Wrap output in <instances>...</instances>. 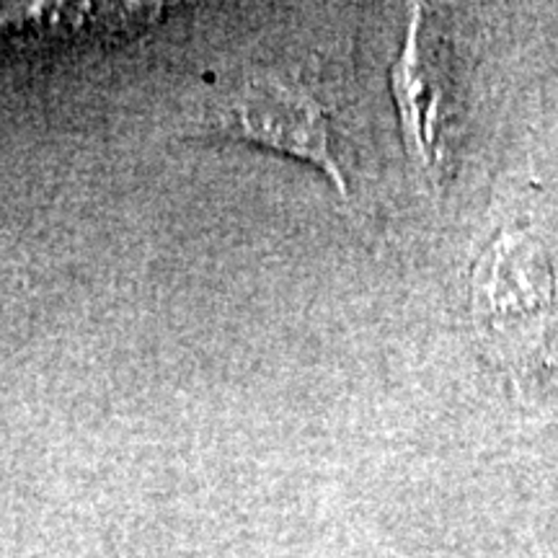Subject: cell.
I'll return each instance as SVG.
<instances>
[{"instance_id": "obj_2", "label": "cell", "mask_w": 558, "mask_h": 558, "mask_svg": "<svg viewBox=\"0 0 558 558\" xmlns=\"http://www.w3.org/2000/svg\"><path fill=\"white\" fill-rule=\"evenodd\" d=\"M481 316L492 318L499 331L535 326L550 300V271L541 248L520 235L494 241L476 271Z\"/></svg>"}, {"instance_id": "obj_1", "label": "cell", "mask_w": 558, "mask_h": 558, "mask_svg": "<svg viewBox=\"0 0 558 558\" xmlns=\"http://www.w3.org/2000/svg\"><path fill=\"white\" fill-rule=\"evenodd\" d=\"M209 120L222 137L248 140L264 148L313 160L341 192H347L326 111L308 90L271 75H254L226 90L215 101Z\"/></svg>"}]
</instances>
